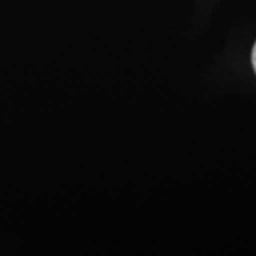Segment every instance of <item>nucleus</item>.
<instances>
[{"instance_id": "1", "label": "nucleus", "mask_w": 256, "mask_h": 256, "mask_svg": "<svg viewBox=\"0 0 256 256\" xmlns=\"http://www.w3.org/2000/svg\"><path fill=\"white\" fill-rule=\"evenodd\" d=\"M252 66H254V70L256 73V43L254 46V50H252Z\"/></svg>"}]
</instances>
